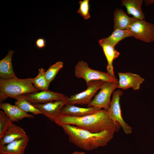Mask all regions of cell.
Segmentation results:
<instances>
[{
    "mask_svg": "<svg viewBox=\"0 0 154 154\" xmlns=\"http://www.w3.org/2000/svg\"><path fill=\"white\" fill-rule=\"evenodd\" d=\"M60 126L69 124L95 133L114 129L117 132L121 127L109 118L107 110L102 109L95 113L83 116L77 117L60 114L54 121Z\"/></svg>",
    "mask_w": 154,
    "mask_h": 154,
    "instance_id": "1",
    "label": "cell"
},
{
    "mask_svg": "<svg viewBox=\"0 0 154 154\" xmlns=\"http://www.w3.org/2000/svg\"><path fill=\"white\" fill-rule=\"evenodd\" d=\"M60 126L68 136L70 142L88 151L107 145L117 132L111 129L95 133L69 124H62Z\"/></svg>",
    "mask_w": 154,
    "mask_h": 154,
    "instance_id": "2",
    "label": "cell"
},
{
    "mask_svg": "<svg viewBox=\"0 0 154 154\" xmlns=\"http://www.w3.org/2000/svg\"><path fill=\"white\" fill-rule=\"evenodd\" d=\"M31 78L20 79L17 77L0 79V94L7 98L16 99L18 96L26 94L38 92L31 81Z\"/></svg>",
    "mask_w": 154,
    "mask_h": 154,
    "instance_id": "3",
    "label": "cell"
},
{
    "mask_svg": "<svg viewBox=\"0 0 154 154\" xmlns=\"http://www.w3.org/2000/svg\"><path fill=\"white\" fill-rule=\"evenodd\" d=\"M74 75L77 78L84 79L86 84L93 80L114 82L118 81L117 78L111 76L107 72L91 68L87 62L83 60L79 61L75 66Z\"/></svg>",
    "mask_w": 154,
    "mask_h": 154,
    "instance_id": "4",
    "label": "cell"
},
{
    "mask_svg": "<svg viewBox=\"0 0 154 154\" xmlns=\"http://www.w3.org/2000/svg\"><path fill=\"white\" fill-rule=\"evenodd\" d=\"M123 94V92L120 90L113 92L110 106L107 111L110 119L116 124L119 125L126 134H129L132 133V128L124 120L120 104V98Z\"/></svg>",
    "mask_w": 154,
    "mask_h": 154,
    "instance_id": "5",
    "label": "cell"
},
{
    "mask_svg": "<svg viewBox=\"0 0 154 154\" xmlns=\"http://www.w3.org/2000/svg\"><path fill=\"white\" fill-rule=\"evenodd\" d=\"M126 30L136 39L149 43L154 40V24L145 20H136Z\"/></svg>",
    "mask_w": 154,
    "mask_h": 154,
    "instance_id": "6",
    "label": "cell"
},
{
    "mask_svg": "<svg viewBox=\"0 0 154 154\" xmlns=\"http://www.w3.org/2000/svg\"><path fill=\"white\" fill-rule=\"evenodd\" d=\"M118 81L105 82L100 92L88 105V106L107 110L110 106L112 94L118 88Z\"/></svg>",
    "mask_w": 154,
    "mask_h": 154,
    "instance_id": "7",
    "label": "cell"
},
{
    "mask_svg": "<svg viewBox=\"0 0 154 154\" xmlns=\"http://www.w3.org/2000/svg\"><path fill=\"white\" fill-rule=\"evenodd\" d=\"M104 82L101 80L90 81L87 84V87L85 90L68 97V104L88 105Z\"/></svg>",
    "mask_w": 154,
    "mask_h": 154,
    "instance_id": "8",
    "label": "cell"
},
{
    "mask_svg": "<svg viewBox=\"0 0 154 154\" xmlns=\"http://www.w3.org/2000/svg\"><path fill=\"white\" fill-rule=\"evenodd\" d=\"M22 95L33 104H45L64 99L67 97L63 94L51 91L49 90L27 94Z\"/></svg>",
    "mask_w": 154,
    "mask_h": 154,
    "instance_id": "9",
    "label": "cell"
},
{
    "mask_svg": "<svg viewBox=\"0 0 154 154\" xmlns=\"http://www.w3.org/2000/svg\"><path fill=\"white\" fill-rule=\"evenodd\" d=\"M68 97L64 99L51 102L44 104H33L48 119L54 122L62 108L68 102Z\"/></svg>",
    "mask_w": 154,
    "mask_h": 154,
    "instance_id": "10",
    "label": "cell"
},
{
    "mask_svg": "<svg viewBox=\"0 0 154 154\" xmlns=\"http://www.w3.org/2000/svg\"><path fill=\"white\" fill-rule=\"evenodd\" d=\"M118 75L117 88L123 90L131 88L134 90H138L144 81V79L139 75L130 72H119Z\"/></svg>",
    "mask_w": 154,
    "mask_h": 154,
    "instance_id": "11",
    "label": "cell"
},
{
    "mask_svg": "<svg viewBox=\"0 0 154 154\" xmlns=\"http://www.w3.org/2000/svg\"><path fill=\"white\" fill-rule=\"evenodd\" d=\"M0 108L13 122H18L25 118L34 117L33 115L25 112L15 104L3 103L0 104Z\"/></svg>",
    "mask_w": 154,
    "mask_h": 154,
    "instance_id": "12",
    "label": "cell"
},
{
    "mask_svg": "<svg viewBox=\"0 0 154 154\" xmlns=\"http://www.w3.org/2000/svg\"><path fill=\"white\" fill-rule=\"evenodd\" d=\"M28 136L24 130L12 123L0 138V147L17 139Z\"/></svg>",
    "mask_w": 154,
    "mask_h": 154,
    "instance_id": "13",
    "label": "cell"
},
{
    "mask_svg": "<svg viewBox=\"0 0 154 154\" xmlns=\"http://www.w3.org/2000/svg\"><path fill=\"white\" fill-rule=\"evenodd\" d=\"M29 140V138L27 136L1 146L0 153L3 154H24Z\"/></svg>",
    "mask_w": 154,
    "mask_h": 154,
    "instance_id": "14",
    "label": "cell"
},
{
    "mask_svg": "<svg viewBox=\"0 0 154 154\" xmlns=\"http://www.w3.org/2000/svg\"><path fill=\"white\" fill-rule=\"evenodd\" d=\"M98 42L102 48L107 61V72L111 76L116 78L114 71L113 62L114 60L119 56L120 53L115 50V47L106 42L102 39L100 40Z\"/></svg>",
    "mask_w": 154,
    "mask_h": 154,
    "instance_id": "15",
    "label": "cell"
},
{
    "mask_svg": "<svg viewBox=\"0 0 154 154\" xmlns=\"http://www.w3.org/2000/svg\"><path fill=\"white\" fill-rule=\"evenodd\" d=\"M100 110L93 107L83 108L67 104L62 109L60 114L80 117L94 114Z\"/></svg>",
    "mask_w": 154,
    "mask_h": 154,
    "instance_id": "16",
    "label": "cell"
},
{
    "mask_svg": "<svg viewBox=\"0 0 154 154\" xmlns=\"http://www.w3.org/2000/svg\"><path fill=\"white\" fill-rule=\"evenodd\" d=\"M14 51L9 50L7 55L0 61L1 78L9 79L16 76L13 70L12 63V57Z\"/></svg>",
    "mask_w": 154,
    "mask_h": 154,
    "instance_id": "17",
    "label": "cell"
},
{
    "mask_svg": "<svg viewBox=\"0 0 154 154\" xmlns=\"http://www.w3.org/2000/svg\"><path fill=\"white\" fill-rule=\"evenodd\" d=\"M114 30L126 29L136 20L129 17L121 9H116L114 13Z\"/></svg>",
    "mask_w": 154,
    "mask_h": 154,
    "instance_id": "18",
    "label": "cell"
},
{
    "mask_svg": "<svg viewBox=\"0 0 154 154\" xmlns=\"http://www.w3.org/2000/svg\"><path fill=\"white\" fill-rule=\"evenodd\" d=\"M143 2L142 0H123L121 5L125 7L129 14L137 20H144L145 15L141 9Z\"/></svg>",
    "mask_w": 154,
    "mask_h": 154,
    "instance_id": "19",
    "label": "cell"
},
{
    "mask_svg": "<svg viewBox=\"0 0 154 154\" xmlns=\"http://www.w3.org/2000/svg\"><path fill=\"white\" fill-rule=\"evenodd\" d=\"M15 104L25 112L31 113L35 115L42 114V112L37 108L31 103L22 95L17 97Z\"/></svg>",
    "mask_w": 154,
    "mask_h": 154,
    "instance_id": "20",
    "label": "cell"
},
{
    "mask_svg": "<svg viewBox=\"0 0 154 154\" xmlns=\"http://www.w3.org/2000/svg\"><path fill=\"white\" fill-rule=\"evenodd\" d=\"M131 36L126 29H116L109 37L102 38L106 42L115 47L121 40Z\"/></svg>",
    "mask_w": 154,
    "mask_h": 154,
    "instance_id": "21",
    "label": "cell"
},
{
    "mask_svg": "<svg viewBox=\"0 0 154 154\" xmlns=\"http://www.w3.org/2000/svg\"><path fill=\"white\" fill-rule=\"evenodd\" d=\"M45 72V70L43 68H39L37 75L31 78L32 84L38 91L49 90L50 83L46 78Z\"/></svg>",
    "mask_w": 154,
    "mask_h": 154,
    "instance_id": "22",
    "label": "cell"
},
{
    "mask_svg": "<svg viewBox=\"0 0 154 154\" xmlns=\"http://www.w3.org/2000/svg\"><path fill=\"white\" fill-rule=\"evenodd\" d=\"M63 66L62 61H58L51 65L45 72L46 78L49 83L54 79L59 70Z\"/></svg>",
    "mask_w": 154,
    "mask_h": 154,
    "instance_id": "23",
    "label": "cell"
},
{
    "mask_svg": "<svg viewBox=\"0 0 154 154\" xmlns=\"http://www.w3.org/2000/svg\"><path fill=\"white\" fill-rule=\"evenodd\" d=\"M12 122L13 121L3 111H0V138Z\"/></svg>",
    "mask_w": 154,
    "mask_h": 154,
    "instance_id": "24",
    "label": "cell"
},
{
    "mask_svg": "<svg viewBox=\"0 0 154 154\" xmlns=\"http://www.w3.org/2000/svg\"><path fill=\"white\" fill-rule=\"evenodd\" d=\"M80 7L77 12L85 20H88L90 17L89 13L90 5L89 0H83L79 2Z\"/></svg>",
    "mask_w": 154,
    "mask_h": 154,
    "instance_id": "25",
    "label": "cell"
},
{
    "mask_svg": "<svg viewBox=\"0 0 154 154\" xmlns=\"http://www.w3.org/2000/svg\"><path fill=\"white\" fill-rule=\"evenodd\" d=\"M46 45V40L44 38H39L36 40L35 45L36 47L38 48H43L45 47Z\"/></svg>",
    "mask_w": 154,
    "mask_h": 154,
    "instance_id": "26",
    "label": "cell"
},
{
    "mask_svg": "<svg viewBox=\"0 0 154 154\" xmlns=\"http://www.w3.org/2000/svg\"><path fill=\"white\" fill-rule=\"evenodd\" d=\"M70 154H86L85 153L82 151H75Z\"/></svg>",
    "mask_w": 154,
    "mask_h": 154,
    "instance_id": "27",
    "label": "cell"
},
{
    "mask_svg": "<svg viewBox=\"0 0 154 154\" xmlns=\"http://www.w3.org/2000/svg\"></svg>",
    "mask_w": 154,
    "mask_h": 154,
    "instance_id": "28",
    "label": "cell"
}]
</instances>
